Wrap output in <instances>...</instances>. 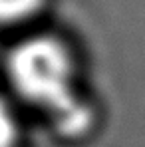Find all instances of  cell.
Listing matches in <instances>:
<instances>
[{"mask_svg": "<svg viewBox=\"0 0 145 147\" xmlns=\"http://www.w3.org/2000/svg\"><path fill=\"white\" fill-rule=\"evenodd\" d=\"M6 70L14 92L46 111L58 133L82 137L90 131L94 111L76 92V64L62 40L46 34L26 38L8 54Z\"/></svg>", "mask_w": 145, "mask_h": 147, "instance_id": "obj_1", "label": "cell"}, {"mask_svg": "<svg viewBox=\"0 0 145 147\" xmlns=\"http://www.w3.org/2000/svg\"><path fill=\"white\" fill-rule=\"evenodd\" d=\"M46 0H0V24L16 26L38 16Z\"/></svg>", "mask_w": 145, "mask_h": 147, "instance_id": "obj_2", "label": "cell"}, {"mask_svg": "<svg viewBox=\"0 0 145 147\" xmlns=\"http://www.w3.org/2000/svg\"><path fill=\"white\" fill-rule=\"evenodd\" d=\"M20 127L12 107L0 96V147H18Z\"/></svg>", "mask_w": 145, "mask_h": 147, "instance_id": "obj_3", "label": "cell"}]
</instances>
